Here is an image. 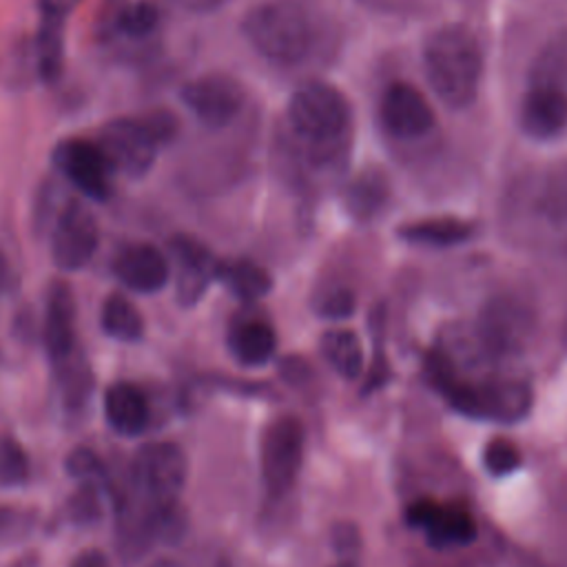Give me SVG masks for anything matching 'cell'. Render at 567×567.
<instances>
[{"instance_id": "obj_13", "label": "cell", "mask_w": 567, "mask_h": 567, "mask_svg": "<svg viewBox=\"0 0 567 567\" xmlns=\"http://www.w3.org/2000/svg\"><path fill=\"white\" fill-rule=\"evenodd\" d=\"M518 124L534 140H551L567 128V91L551 84H529L520 100Z\"/></svg>"}, {"instance_id": "obj_18", "label": "cell", "mask_w": 567, "mask_h": 567, "mask_svg": "<svg viewBox=\"0 0 567 567\" xmlns=\"http://www.w3.org/2000/svg\"><path fill=\"white\" fill-rule=\"evenodd\" d=\"M275 330L261 319L237 321L228 332V348L244 365H261L275 352Z\"/></svg>"}, {"instance_id": "obj_14", "label": "cell", "mask_w": 567, "mask_h": 567, "mask_svg": "<svg viewBox=\"0 0 567 567\" xmlns=\"http://www.w3.org/2000/svg\"><path fill=\"white\" fill-rule=\"evenodd\" d=\"M171 250L177 261V299L182 306H193L199 301L210 279L217 277V261L204 244L193 237L177 235L171 239Z\"/></svg>"}, {"instance_id": "obj_20", "label": "cell", "mask_w": 567, "mask_h": 567, "mask_svg": "<svg viewBox=\"0 0 567 567\" xmlns=\"http://www.w3.org/2000/svg\"><path fill=\"white\" fill-rule=\"evenodd\" d=\"M390 197V184L383 171L365 168L361 171L346 190V206L357 219L374 217Z\"/></svg>"}, {"instance_id": "obj_27", "label": "cell", "mask_w": 567, "mask_h": 567, "mask_svg": "<svg viewBox=\"0 0 567 567\" xmlns=\"http://www.w3.org/2000/svg\"><path fill=\"white\" fill-rule=\"evenodd\" d=\"M29 478V456L9 434H0V487H18Z\"/></svg>"}, {"instance_id": "obj_33", "label": "cell", "mask_w": 567, "mask_h": 567, "mask_svg": "<svg viewBox=\"0 0 567 567\" xmlns=\"http://www.w3.org/2000/svg\"><path fill=\"white\" fill-rule=\"evenodd\" d=\"M84 0H40L38 9L40 16H51V18H60L66 20Z\"/></svg>"}, {"instance_id": "obj_6", "label": "cell", "mask_w": 567, "mask_h": 567, "mask_svg": "<svg viewBox=\"0 0 567 567\" xmlns=\"http://www.w3.org/2000/svg\"><path fill=\"white\" fill-rule=\"evenodd\" d=\"M188 474L186 454L171 441H153L140 447L133 461L135 485L155 507L175 505Z\"/></svg>"}, {"instance_id": "obj_9", "label": "cell", "mask_w": 567, "mask_h": 567, "mask_svg": "<svg viewBox=\"0 0 567 567\" xmlns=\"http://www.w3.org/2000/svg\"><path fill=\"white\" fill-rule=\"evenodd\" d=\"M97 244L100 228L95 215L82 199H69L60 208L51 230L53 264L64 272L80 270L93 259Z\"/></svg>"}, {"instance_id": "obj_26", "label": "cell", "mask_w": 567, "mask_h": 567, "mask_svg": "<svg viewBox=\"0 0 567 567\" xmlns=\"http://www.w3.org/2000/svg\"><path fill=\"white\" fill-rule=\"evenodd\" d=\"M159 24V9L151 0L126 2L117 13L113 29L131 40H142L151 35Z\"/></svg>"}, {"instance_id": "obj_30", "label": "cell", "mask_w": 567, "mask_h": 567, "mask_svg": "<svg viewBox=\"0 0 567 567\" xmlns=\"http://www.w3.org/2000/svg\"><path fill=\"white\" fill-rule=\"evenodd\" d=\"M64 467H66V474L78 481H93L104 474V467L97 454L89 447H75L73 452H69Z\"/></svg>"}, {"instance_id": "obj_11", "label": "cell", "mask_w": 567, "mask_h": 567, "mask_svg": "<svg viewBox=\"0 0 567 567\" xmlns=\"http://www.w3.org/2000/svg\"><path fill=\"white\" fill-rule=\"evenodd\" d=\"M383 128L396 140H416L432 131L434 111L425 95L410 82H392L379 102Z\"/></svg>"}, {"instance_id": "obj_17", "label": "cell", "mask_w": 567, "mask_h": 567, "mask_svg": "<svg viewBox=\"0 0 567 567\" xmlns=\"http://www.w3.org/2000/svg\"><path fill=\"white\" fill-rule=\"evenodd\" d=\"M104 414L115 432L135 436L148 423V403L135 385L113 383L104 392Z\"/></svg>"}, {"instance_id": "obj_4", "label": "cell", "mask_w": 567, "mask_h": 567, "mask_svg": "<svg viewBox=\"0 0 567 567\" xmlns=\"http://www.w3.org/2000/svg\"><path fill=\"white\" fill-rule=\"evenodd\" d=\"M246 42L268 62L290 66L301 62L312 47V22L306 9L292 0H268L241 20Z\"/></svg>"}, {"instance_id": "obj_21", "label": "cell", "mask_w": 567, "mask_h": 567, "mask_svg": "<svg viewBox=\"0 0 567 567\" xmlns=\"http://www.w3.org/2000/svg\"><path fill=\"white\" fill-rule=\"evenodd\" d=\"M472 224L456 219V217H434V219H421L412 221L403 228H399V235L405 241L421 244V246H454L465 241L472 235Z\"/></svg>"}, {"instance_id": "obj_31", "label": "cell", "mask_w": 567, "mask_h": 567, "mask_svg": "<svg viewBox=\"0 0 567 567\" xmlns=\"http://www.w3.org/2000/svg\"><path fill=\"white\" fill-rule=\"evenodd\" d=\"M31 527V518L18 509H0V538H22Z\"/></svg>"}, {"instance_id": "obj_23", "label": "cell", "mask_w": 567, "mask_h": 567, "mask_svg": "<svg viewBox=\"0 0 567 567\" xmlns=\"http://www.w3.org/2000/svg\"><path fill=\"white\" fill-rule=\"evenodd\" d=\"M102 330L117 341H137L144 332V321L137 308L124 295H111L100 312Z\"/></svg>"}, {"instance_id": "obj_34", "label": "cell", "mask_w": 567, "mask_h": 567, "mask_svg": "<svg viewBox=\"0 0 567 567\" xmlns=\"http://www.w3.org/2000/svg\"><path fill=\"white\" fill-rule=\"evenodd\" d=\"M71 567H111V563H109L104 551H100V549H84L82 554L75 556Z\"/></svg>"}, {"instance_id": "obj_29", "label": "cell", "mask_w": 567, "mask_h": 567, "mask_svg": "<svg viewBox=\"0 0 567 567\" xmlns=\"http://www.w3.org/2000/svg\"><path fill=\"white\" fill-rule=\"evenodd\" d=\"M483 463L487 467L489 474L494 476H505L509 472H514L520 463V452L518 447L507 441V439H494L485 445V452H483Z\"/></svg>"}, {"instance_id": "obj_7", "label": "cell", "mask_w": 567, "mask_h": 567, "mask_svg": "<svg viewBox=\"0 0 567 567\" xmlns=\"http://www.w3.org/2000/svg\"><path fill=\"white\" fill-rule=\"evenodd\" d=\"M182 104L208 128L228 126L246 102L244 84L228 73H204L179 89Z\"/></svg>"}, {"instance_id": "obj_35", "label": "cell", "mask_w": 567, "mask_h": 567, "mask_svg": "<svg viewBox=\"0 0 567 567\" xmlns=\"http://www.w3.org/2000/svg\"><path fill=\"white\" fill-rule=\"evenodd\" d=\"M173 2L193 13H208V11L219 9L226 0H173Z\"/></svg>"}, {"instance_id": "obj_28", "label": "cell", "mask_w": 567, "mask_h": 567, "mask_svg": "<svg viewBox=\"0 0 567 567\" xmlns=\"http://www.w3.org/2000/svg\"><path fill=\"white\" fill-rule=\"evenodd\" d=\"M137 117L159 148L171 146L175 142V137L179 135V117L166 106L148 109V111L140 113Z\"/></svg>"}, {"instance_id": "obj_25", "label": "cell", "mask_w": 567, "mask_h": 567, "mask_svg": "<svg viewBox=\"0 0 567 567\" xmlns=\"http://www.w3.org/2000/svg\"><path fill=\"white\" fill-rule=\"evenodd\" d=\"M217 277L244 301H255V299L264 297L270 288L268 272L261 266L246 261V259L219 264Z\"/></svg>"}, {"instance_id": "obj_16", "label": "cell", "mask_w": 567, "mask_h": 567, "mask_svg": "<svg viewBox=\"0 0 567 567\" xmlns=\"http://www.w3.org/2000/svg\"><path fill=\"white\" fill-rule=\"evenodd\" d=\"M75 306L66 281H53L47 295L44 312V346L53 361H64L73 350Z\"/></svg>"}, {"instance_id": "obj_36", "label": "cell", "mask_w": 567, "mask_h": 567, "mask_svg": "<svg viewBox=\"0 0 567 567\" xmlns=\"http://www.w3.org/2000/svg\"><path fill=\"white\" fill-rule=\"evenodd\" d=\"M359 2H365V4H374V7H381V4H385L388 0H359Z\"/></svg>"}, {"instance_id": "obj_32", "label": "cell", "mask_w": 567, "mask_h": 567, "mask_svg": "<svg viewBox=\"0 0 567 567\" xmlns=\"http://www.w3.org/2000/svg\"><path fill=\"white\" fill-rule=\"evenodd\" d=\"M321 312L326 317H346L352 312V295L348 290H337L326 297L321 303Z\"/></svg>"}, {"instance_id": "obj_10", "label": "cell", "mask_w": 567, "mask_h": 567, "mask_svg": "<svg viewBox=\"0 0 567 567\" xmlns=\"http://www.w3.org/2000/svg\"><path fill=\"white\" fill-rule=\"evenodd\" d=\"M95 142L106 153L115 171L131 179H142L153 168L157 153L162 151L137 115L104 122Z\"/></svg>"}, {"instance_id": "obj_3", "label": "cell", "mask_w": 567, "mask_h": 567, "mask_svg": "<svg viewBox=\"0 0 567 567\" xmlns=\"http://www.w3.org/2000/svg\"><path fill=\"white\" fill-rule=\"evenodd\" d=\"M432 383L443 392L452 408L470 416H485L496 421H514L529 408L532 394L525 381L516 379H474L456 372L441 350L427 359Z\"/></svg>"}, {"instance_id": "obj_24", "label": "cell", "mask_w": 567, "mask_h": 567, "mask_svg": "<svg viewBox=\"0 0 567 567\" xmlns=\"http://www.w3.org/2000/svg\"><path fill=\"white\" fill-rule=\"evenodd\" d=\"M529 84H551L567 91V31L556 33L538 51L532 64Z\"/></svg>"}, {"instance_id": "obj_15", "label": "cell", "mask_w": 567, "mask_h": 567, "mask_svg": "<svg viewBox=\"0 0 567 567\" xmlns=\"http://www.w3.org/2000/svg\"><path fill=\"white\" fill-rule=\"evenodd\" d=\"M115 277L131 290L157 292L166 286L171 266L153 244H131L113 261Z\"/></svg>"}, {"instance_id": "obj_5", "label": "cell", "mask_w": 567, "mask_h": 567, "mask_svg": "<svg viewBox=\"0 0 567 567\" xmlns=\"http://www.w3.org/2000/svg\"><path fill=\"white\" fill-rule=\"evenodd\" d=\"M51 162L86 199L106 202L113 195L117 171L97 142L64 137L51 148Z\"/></svg>"}, {"instance_id": "obj_8", "label": "cell", "mask_w": 567, "mask_h": 567, "mask_svg": "<svg viewBox=\"0 0 567 567\" xmlns=\"http://www.w3.org/2000/svg\"><path fill=\"white\" fill-rule=\"evenodd\" d=\"M303 425L297 416L272 421L261 436V476L272 496L286 494L301 467L303 458Z\"/></svg>"}, {"instance_id": "obj_19", "label": "cell", "mask_w": 567, "mask_h": 567, "mask_svg": "<svg viewBox=\"0 0 567 567\" xmlns=\"http://www.w3.org/2000/svg\"><path fill=\"white\" fill-rule=\"evenodd\" d=\"M64 27L66 20L40 16L35 31V71L44 84H55L64 71Z\"/></svg>"}, {"instance_id": "obj_2", "label": "cell", "mask_w": 567, "mask_h": 567, "mask_svg": "<svg viewBox=\"0 0 567 567\" xmlns=\"http://www.w3.org/2000/svg\"><path fill=\"white\" fill-rule=\"evenodd\" d=\"M423 69L445 106H470L476 100L483 75V51L476 35L463 24L434 29L423 44Z\"/></svg>"}, {"instance_id": "obj_12", "label": "cell", "mask_w": 567, "mask_h": 567, "mask_svg": "<svg viewBox=\"0 0 567 567\" xmlns=\"http://www.w3.org/2000/svg\"><path fill=\"white\" fill-rule=\"evenodd\" d=\"M408 523L425 534L434 547L467 545L476 534L472 514L458 505H445L432 498H421L408 507Z\"/></svg>"}, {"instance_id": "obj_37", "label": "cell", "mask_w": 567, "mask_h": 567, "mask_svg": "<svg viewBox=\"0 0 567 567\" xmlns=\"http://www.w3.org/2000/svg\"><path fill=\"white\" fill-rule=\"evenodd\" d=\"M339 567H352V565H339Z\"/></svg>"}, {"instance_id": "obj_22", "label": "cell", "mask_w": 567, "mask_h": 567, "mask_svg": "<svg viewBox=\"0 0 567 567\" xmlns=\"http://www.w3.org/2000/svg\"><path fill=\"white\" fill-rule=\"evenodd\" d=\"M326 361L346 379H357L363 368V350L359 337L348 328L326 330L319 341Z\"/></svg>"}, {"instance_id": "obj_1", "label": "cell", "mask_w": 567, "mask_h": 567, "mask_svg": "<svg viewBox=\"0 0 567 567\" xmlns=\"http://www.w3.org/2000/svg\"><path fill=\"white\" fill-rule=\"evenodd\" d=\"M352 113L346 95L328 82L299 84L286 106L288 151L312 171H330L346 155Z\"/></svg>"}]
</instances>
